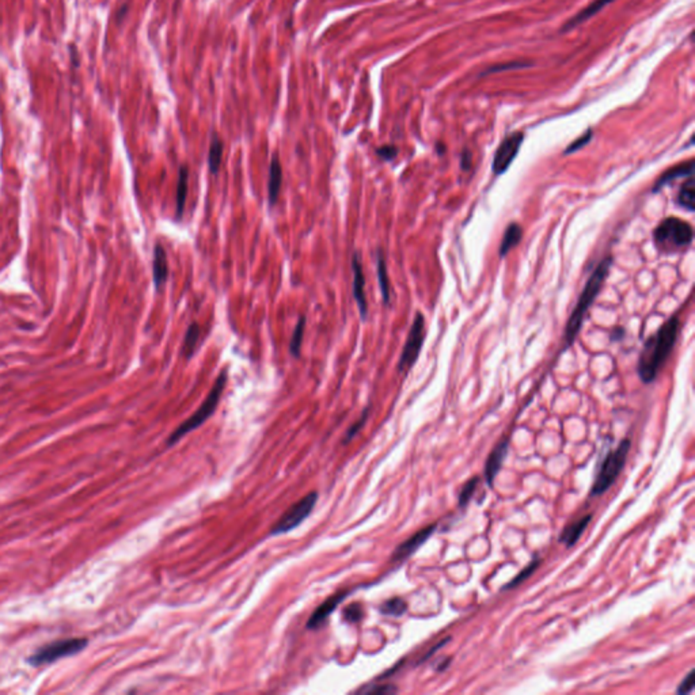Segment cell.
Instances as JSON below:
<instances>
[{
    "label": "cell",
    "mask_w": 695,
    "mask_h": 695,
    "mask_svg": "<svg viewBox=\"0 0 695 695\" xmlns=\"http://www.w3.org/2000/svg\"><path fill=\"white\" fill-rule=\"evenodd\" d=\"M679 328H680V321L678 315H672L667 322L662 325L659 330L652 334L644 344L637 365L639 376L644 383L646 385L652 383L657 378L659 371L662 369L664 362H667L669 355L672 353V349L679 335Z\"/></svg>",
    "instance_id": "cell-1"
},
{
    "label": "cell",
    "mask_w": 695,
    "mask_h": 695,
    "mask_svg": "<svg viewBox=\"0 0 695 695\" xmlns=\"http://www.w3.org/2000/svg\"><path fill=\"white\" fill-rule=\"evenodd\" d=\"M612 257H606L605 259H602V262L596 266V269L593 271V273L591 275V278H588L586 284H585L584 289L579 298V302L577 305L575 307L568 323H566V328H565V342H566V348H569L576 337L580 333V329L584 323L585 315L588 312V310L591 308V306L593 305L595 299L598 298L606 278H607V275L612 269Z\"/></svg>",
    "instance_id": "cell-2"
},
{
    "label": "cell",
    "mask_w": 695,
    "mask_h": 695,
    "mask_svg": "<svg viewBox=\"0 0 695 695\" xmlns=\"http://www.w3.org/2000/svg\"><path fill=\"white\" fill-rule=\"evenodd\" d=\"M693 239H694L693 225L676 216H669L663 219L653 231L655 245L663 253H672L689 248Z\"/></svg>",
    "instance_id": "cell-3"
},
{
    "label": "cell",
    "mask_w": 695,
    "mask_h": 695,
    "mask_svg": "<svg viewBox=\"0 0 695 695\" xmlns=\"http://www.w3.org/2000/svg\"><path fill=\"white\" fill-rule=\"evenodd\" d=\"M630 448V439H623L614 451H609L605 455L599 463L598 474L591 488V496H602L615 484L616 478L625 468Z\"/></svg>",
    "instance_id": "cell-4"
},
{
    "label": "cell",
    "mask_w": 695,
    "mask_h": 695,
    "mask_svg": "<svg viewBox=\"0 0 695 695\" xmlns=\"http://www.w3.org/2000/svg\"><path fill=\"white\" fill-rule=\"evenodd\" d=\"M227 385V369H223L222 372L219 374L215 385L212 386V389L209 391L208 397L205 398V401L202 402V405L195 410V413L188 418L186 421H184L168 438L167 440V445H173L174 443H177L178 440H181L185 435H188L189 432L195 431L197 429L200 425H202L208 418L211 417L214 415V412L216 410L218 405H219V401H221V397H222L223 391H224V388Z\"/></svg>",
    "instance_id": "cell-5"
},
{
    "label": "cell",
    "mask_w": 695,
    "mask_h": 695,
    "mask_svg": "<svg viewBox=\"0 0 695 695\" xmlns=\"http://www.w3.org/2000/svg\"><path fill=\"white\" fill-rule=\"evenodd\" d=\"M87 644H88L87 639H65V640L56 641L40 648L33 656L29 657L28 662L31 666L51 664L61 657L72 656L82 652L87 646Z\"/></svg>",
    "instance_id": "cell-6"
},
{
    "label": "cell",
    "mask_w": 695,
    "mask_h": 695,
    "mask_svg": "<svg viewBox=\"0 0 695 695\" xmlns=\"http://www.w3.org/2000/svg\"><path fill=\"white\" fill-rule=\"evenodd\" d=\"M424 339H425V318L421 312H417L398 362L399 372H406L416 364L424 345Z\"/></svg>",
    "instance_id": "cell-7"
},
{
    "label": "cell",
    "mask_w": 695,
    "mask_h": 695,
    "mask_svg": "<svg viewBox=\"0 0 695 695\" xmlns=\"http://www.w3.org/2000/svg\"><path fill=\"white\" fill-rule=\"evenodd\" d=\"M317 500H318V493L317 492H311L306 495L303 499L295 502L291 508L287 509V512L278 519V523L275 525V527L271 531L272 535H278V534H285L291 529H296L299 525L303 523V520H306L307 518L310 516V513L312 512L315 504H317Z\"/></svg>",
    "instance_id": "cell-8"
},
{
    "label": "cell",
    "mask_w": 695,
    "mask_h": 695,
    "mask_svg": "<svg viewBox=\"0 0 695 695\" xmlns=\"http://www.w3.org/2000/svg\"><path fill=\"white\" fill-rule=\"evenodd\" d=\"M525 140V134L520 131L509 134L506 138L501 141L500 145L497 147L495 157H493V163L492 170L496 175L504 174L509 166L513 163L515 158L518 157L520 147Z\"/></svg>",
    "instance_id": "cell-9"
},
{
    "label": "cell",
    "mask_w": 695,
    "mask_h": 695,
    "mask_svg": "<svg viewBox=\"0 0 695 695\" xmlns=\"http://www.w3.org/2000/svg\"><path fill=\"white\" fill-rule=\"evenodd\" d=\"M435 531H436V525H431V526H428L425 529H420L418 532H416L415 535H412L405 542H402L394 550L391 559L398 562V561H404V559L409 558L415 552H417L418 549L435 534Z\"/></svg>",
    "instance_id": "cell-10"
},
{
    "label": "cell",
    "mask_w": 695,
    "mask_h": 695,
    "mask_svg": "<svg viewBox=\"0 0 695 695\" xmlns=\"http://www.w3.org/2000/svg\"><path fill=\"white\" fill-rule=\"evenodd\" d=\"M352 269H353V296L356 299L362 319H367L368 303L365 298V278L362 271V258L358 251H355L352 255Z\"/></svg>",
    "instance_id": "cell-11"
},
{
    "label": "cell",
    "mask_w": 695,
    "mask_h": 695,
    "mask_svg": "<svg viewBox=\"0 0 695 695\" xmlns=\"http://www.w3.org/2000/svg\"><path fill=\"white\" fill-rule=\"evenodd\" d=\"M348 593H349V591H341L338 593H334L332 596H329L315 612H312V615L310 616V619L307 622V629L317 630L318 628H321L328 621V618L332 615V612H334V610L338 607V605L346 598Z\"/></svg>",
    "instance_id": "cell-12"
},
{
    "label": "cell",
    "mask_w": 695,
    "mask_h": 695,
    "mask_svg": "<svg viewBox=\"0 0 695 695\" xmlns=\"http://www.w3.org/2000/svg\"><path fill=\"white\" fill-rule=\"evenodd\" d=\"M508 451H509V439H504L493 448V451L489 454L485 462V479L490 488L493 486L497 474L500 473L501 468L506 459Z\"/></svg>",
    "instance_id": "cell-13"
},
{
    "label": "cell",
    "mask_w": 695,
    "mask_h": 695,
    "mask_svg": "<svg viewBox=\"0 0 695 695\" xmlns=\"http://www.w3.org/2000/svg\"><path fill=\"white\" fill-rule=\"evenodd\" d=\"M694 159H689V161L682 162V163H679V165H676V166L669 167L667 171H664V173L659 177V179L656 181V184H655V186H653L652 192H653V193L660 192V191H662L666 185L671 184L672 181H675V179H678V178H687V177H690V175H694Z\"/></svg>",
    "instance_id": "cell-14"
},
{
    "label": "cell",
    "mask_w": 695,
    "mask_h": 695,
    "mask_svg": "<svg viewBox=\"0 0 695 695\" xmlns=\"http://www.w3.org/2000/svg\"><path fill=\"white\" fill-rule=\"evenodd\" d=\"M152 275L154 284L157 291H161L168 278V262H167L166 251L161 243H157L154 249V262H152Z\"/></svg>",
    "instance_id": "cell-15"
},
{
    "label": "cell",
    "mask_w": 695,
    "mask_h": 695,
    "mask_svg": "<svg viewBox=\"0 0 695 695\" xmlns=\"http://www.w3.org/2000/svg\"><path fill=\"white\" fill-rule=\"evenodd\" d=\"M591 519H592V515L589 513V515L583 516L582 519L573 522L572 525L566 526L565 529H562L558 541L561 543H564L566 548H573L580 541V538L583 536L585 529L589 525Z\"/></svg>",
    "instance_id": "cell-16"
},
{
    "label": "cell",
    "mask_w": 695,
    "mask_h": 695,
    "mask_svg": "<svg viewBox=\"0 0 695 695\" xmlns=\"http://www.w3.org/2000/svg\"><path fill=\"white\" fill-rule=\"evenodd\" d=\"M282 184V168L278 159V155L272 158L271 167H269V181H268V202L269 207L276 205L278 202L280 189Z\"/></svg>",
    "instance_id": "cell-17"
},
{
    "label": "cell",
    "mask_w": 695,
    "mask_h": 695,
    "mask_svg": "<svg viewBox=\"0 0 695 695\" xmlns=\"http://www.w3.org/2000/svg\"><path fill=\"white\" fill-rule=\"evenodd\" d=\"M614 0H595L593 3H591L588 7L583 8L579 14H576L575 17H572L568 22H565V25L561 28V33H565V31H569L572 29L579 26L580 24L583 22H586L589 18H592L593 15H596L602 8H605L606 6H609L610 3H612Z\"/></svg>",
    "instance_id": "cell-18"
},
{
    "label": "cell",
    "mask_w": 695,
    "mask_h": 695,
    "mask_svg": "<svg viewBox=\"0 0 695 695\" xmlns=\"http://www.w3.org/2000/svg\"><path fill=\"white\" fill-rule=\"evenodd\" d=\"M522 237H523V230H522L520 224L511 223L505 228L504 235H502V241H501L500 249H499L500 257H505L513 248H516L519 245V242L522 241Z\"/></svg>",
    "instance_id": "cell-19"
},
{
    "label": "cell",
    "mask_w": 695,
    "mask_h": 695,
    "mask_svg": "<svg viewBox=\"0 0 695 695\" xmlns=\"http://www.w3.org/2000/svg\"><path fill=\"white\" fill-rule=\"evenodd\" d=\"M676 202L687 209L689 212H694L695 209V179L694 175H690L686 178V181L682 184L678 195H676Z\"/></svg>",
    "instance_id": "cell-20"
},
{
    "label": "cell",
    "mask_w": 695,
    "mask_h": 695,
    "mask_svg": "<svg viewBox=\"0 0 695 695\" xmlns=\"http://www.w3.org/2000/svg\"><path fill=\"white\" fill-rule=\"evenodd\" d=\"M200 337H201V329H200L198 323L193 322L188 328V330H186L185 338H184V344H182V348H181V355L186 360H189V359L193 358L195 349L200 345Z\"/></svg>",
    "instance_id": "cell-21"
},
{
    "label": "cell",
    "mask_w": 695,
    "mask_h": 695,
    "mask_svg": "<svg viewBox=\"0 0 695 695\" xmlns=\"http://www.w3.org/2000/svg\"><path fill=\"white\" fill-rule=\"evenodd\" d=\"M376 272H378V280H379V287H381V292L383 296V302L386 305H390L391 288H390L389 275H388L385 255L381 250L378 251V255H376Z\"/></svg>",
    "instance_id": "cell-22"
},
{
    "label": "cell",
    "mask_w": 695,
    "mask_h": 695,
    "mask_svg": "<svg viewBox=\"0 0 695 695\" xmlns=\"http://www.w3.org/2000/svg\"><path fill=\"white\" fill-rule=\"evenodd\" d=\"M188 179H189L188 167L181 166L179 175H178V185H177V216L178 218H182V214H184L186 195H188Z\"/></svg>",
    "instance_id": "cell-23"
},
{
    "label": "cell",
    "mask_w": 695,
    "mask_h": 695,
    "mask_svg": "<svg viewBox=\"0 0 695 695\" xmlns=\"http://www.w3.org/2000/svg\"><path fill=\"white\" fill-rule=\"evenodd\" d=\"M223 141L219 139L218 135H214V138L211 140V145H209V152H208V166H209V171L216 175L221 170V165H222V158H223Z\"/></svg>",
    "instance_id": "cell-24"
},
{
    "label": "cell",
    "mask_w": 695,
    "mask_h": 695,
    "mask_svg": "<svg viewBox=\"0 0 695 695\" xmlns=\"http://www.w3.org/2000/svg\"><path fill=\"white\" fill-rule=\"evenodd\" d=\"M539 565H541V558H539V557H535L534 559H531V561H529V565H527V566H525V568H523V569H522V570H520V572H519V573H518V575H516V576H515V577H513L509 583H506V584L504 585V586H502V589H504V591H506V589H512V588H516L518 585L525 583L527 579H529V577L535 573V570L538 569V566H539Z\"/></svg>",
    "instance_id": "cell-25"
},
{
    "label": "cell",
    "mask_w": 695,
    "mask_h": 695,
    "mask_svg": "<svg viewBox=\"0 0 695 695\" xmlns=\"http://www.w3.org/2000/svg\"><path fill=\"white\" fill-rule=\"evenodd\" d=\"M305 328H306V318L305 317H301L296 326H295V330H294V334H292V338H291V344H289V352L294 358H299L301 356V351H302V342H303V335H305Z\"/></svg>",
    "instance_id": "cell-26"
},
{
    "label": "cell",
    "mask_w": 695,
    "mask_h": 695,
    "mask_svg": "<svg viewBox=\"0 0 695 695\" xmlns=\"http://www.w3.org/2000/svg\"><path fill=\"white\" fill-rule=\"evenodd\" d=\"M408 610V603L402 598H392L381 606V612L389 616H402Z\"/></svg>",
    "instance_id": "cell-27"
},
{
    "label": "cell",
    "mask_w": 695,
    "mask_h": 695,
    "mask_svg": "<svg viewBox=\"0 0 695 695\" xmlns=\"http://www.w3.org/2000/svg\"><path fill=\"white\" fill-rule=\"evenodd\" d=\"M478 484H479V478L478 477H473L470 481H468L465 484V486L462 488V490L459 493V497H458V505H459L461 509L466 508L470 504V501H472L475 492H477Z\"/></svg>",
    "instance_id": "cell-28"
},
{
    "label": "cell",
    "mask_w": 695,
    "mask_h": 695,
    "mask_svg": "<svg viewBox=\"0 0 695 695\" xmlns=\"http://www.w3.org/2000/svg\"><path fill=\"white\" fill-rule=\"evenodd\" d=\"M527 67H531L529 63H523V61H508V63H502V64H496L490 68H488L485 72H482V77L486 75V74H495V72H502V71H509V70H519V68H527Z\"/></svg>",
    "instance_id": "cell-29"
},
{
    "label": "cell",
    "mask_w": 695,
    "mask_h": 695,
    "mask_svg": "<svg viewBox=\"0 0 695 695\" xmlns=\"http://www.w3.org/2000/svg\"><path fill=\"white\" fill-rule=\"evenodd\" d=\"M592 135H593V134H592V129H588V131H586L585 134H583L579 139L572 141V143L568 145V148L564 151V154H565V155H569V154H573V152H576V151L582 150L583 147H585V145L591 141V139H592Z\"/></svg>",
    "instance_id": "cell-30"
},
{
    "label": "cell",
    "mask_w": 695,
    "mask_h": 695,
    "mask_svg": "<svg viewBox=\"0 0 695 695\" xmlns=\"http://www.w3.org/2000/svg\"><path fill=\"white\" fill-rule=\"evenodd\" d=\"M694 669H692V671L686 675V678L680 682V685L678 686L676 693H678V694H689V693H692V692H693V689H694Z\"/></svg>",
    "instance_id": "cell-31"
},
{
    "label": "cell",
    "mask_w": 695,
    "mask_h": 695,
    "mask_svg": "<svg viewBox=\"0 0 695 695\" xmlns=\"http://www.w3.org/2000/svg\"><path fill=\"white\" fill-rule=\"evenodd\" d=\"M360 693H365V694H392V693H397V689L394 686H390V685H385V686H371L368 689H362Z\"/></svg>",
    "instance_id": "cell-32"
},
{
    "label": "cell",
    "mask_w": 695,
    "mask_h": 695,
    "mask_svg": "<svg viewBox=\"0 0 695 695\" xmlns=\"http://www.w3.org/2000/svg\"><path fill=\"white\" fill-rule=\"evenodd\" d=\"M376 154L383 161H392L398 155V148L395 145H382L381 148L376 150Z\"/></svg>",
    "instance_id": "cell-33"
},
{
    "label": "cell",
    "mask_w": 695,
    "mask_h": 695,
    "mask_svg": "<svg viewBox=\"0 0 695 695\" xmlns=\"http://www.w3.org/2000/svg\"><path fill=\"white\" fill-rule=\"evenodd\" d=\"M344 616L346 621L349 622H358L360 621L362 616V607L359 605H353V606H349L346 607V610L344 612Z\"/></svg>",
    "instance_id": "cell-34"
},
{
    "label": "cell",
    "mask_w": 695,
    "mask_h": 695,
    "mask_svg": "<svg viewBox=\"0 0 695 695\" xmlns=\"http://www.w3.org/2000/svg\"><path fill=\"white\" fill-rule=\"evenodd\" d=\"M367 417H368V409H367V410H365V412L362 413V417H360V420H359V421H356V422H355V424H353V425H352V426L349 428V431L346 432V438H345V442L351 440V439H352V438H353V436H355V435H356V433H358V432H359V431L362 429V425H364V422H365V420H367Z\"/></svg>",
    "instance_id": "cell-35"
},
{
    "label": "cell",
    "mask_w": 695,
    "mask_h": 695,
    "mask_svg": "<svg viewBox=\"0 0 695 695\" xmlns=\"http://www.w3.org/2000/svg\"><path fill=\"white\" fill-rule=\"evenodd\" d=\"M449 640H451V637H447V639H445V640H442L440 641V642H438L436 645H433V646H432V648H431V649L428 650V653H425V655H424V656H422V657H421V659L418 660L417 664H421V663H424L425 660H428L429 657H432V656H433V655H435V653H436V652H438V650H439L440 648H443L445 644H448V641Z\"/></svg>",
    "instance_id": "cell-36"
},
{
    "label": "cell",
    "mask_w": 695,
    "mask_h": 695,
    "mask_svg": "<svg viewBox=\"0 0 695 695\" xmlns=\"http://www.w3.org/2000/svg\"><path fill=\"white\" fill-rule=\"evenodd\" d=\"M472 165H473V155H472V151H470V150H468V148H465V150H463V152H462V158H461V166H462V168H463L465 171H468V170H470V168H472Z\"/></svg>",
    "instance_id": "cell-37"
},
{
    "label": "cell",
    "mask_w": 695,
    "mask_h": 695,
    "mask_svg": "<svg viewBox=\"0 0 695 695\" xmlns=\"http://www.w3.org/2000/svg\"><path fill=\"white\" fill-rule=\"evenodd\" d=\"M449 663H451V657H447V659H445V660L440 663V666L436 668V671H438V672L445 671V668H448V666H449Z\"/></svg>",
    "instance_id": "cell-38"
},
{
    "label": "cell",
    "mask_w": 695,
    "mask_h": 695,
    "mask_svg": "<svg viewBox=\"0 0 695 695\" xmlns=\"http://www.w3.org/2000/svg\"><path fill=\"white\" fill-rule=\"evenodd\" d=\"M438 151H439V154H443V151H445V145L439 144V145H438Z\"/></svg>",
    "instance_id": "cell-39"
}]
</instances>
